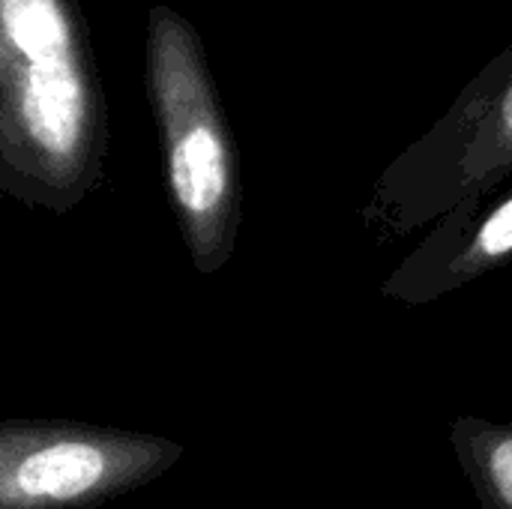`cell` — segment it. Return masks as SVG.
<instances>
[{
	"mask_svg": "<svg viewBox=\"0 0 512 509\" xmlns=\"http://www.w3.org/2000/svg\"><path fill=\"white\" fill-rule=\"evenodd\" d=\"M111 150L105 84L78 0H0V198L66 216Z\"/></svg>",
	"mask_w": 512,
	"mask_h": 509,
	"instance_id": "obj_1",
	"label": "cell"
},
{
	"mask_svg": "<svg viewBox=\"0 0 512 509\" xmlns=\"http://www.w3.org/2000/svg\"><path fill=\"white\" fill-rule=\"evenodd\" d=\"M144 81L171 210L198 273H219L240 228V159L195 24L168 3L147 12Z\"/></svg>",
	"mask_w": 512,
	"mask_h": 509,
	"instance_id": "obj_2",
	"label": "cell"
},
{
	"mask_svg": "<svg viewBox=\"0 0 512 509\" xmlns=\"http://www.w3.org/2000/svg\"><path fill=\"white\" fill-rule=\"evenodd\" d=\"M512 177V39L375 180L363 219L405 237Z\"/></svg>",
	"mask_w": 512,
	"mask_h": 509,
	"instance_id": "obj_3",
	"label": "cell"
},
{
	"mask_svg": "<svg viewBox=\"0 0 512 509\" xmlns=\"http://www.w3.org/2000/svg\"><path fill=\"white\" fill-rule=\"evenodd\" d=\"M183 456L162 435L69 420L0 423V509H99Z\"/></svg>",
	"mask_w": 512,
	"mask_h": 509,
	"instance_id": "obj_4",
	"label": "cell"
},
{
	"mask_svg": "<svg viewBox=\"0 0 512 509\" xmlns=\"http://www.w3.org/2000/svg\"><path fill=\"white\" fill-rule=\"evenodd\" d=\"M512 264V192L459 204L393 270L381 294L423 306Z\"/></svg>",
	"mask_w": 512,
	"mask_h": 509,
	"instance_id": "obj_5",
	"label": "cell"
},
{
	"mask_svg": "<svg viewBox=\"0 0 512 509\" xmlns=\"http://www.w3.org/2000/svg\"><path fill=\"white\" fill-rule=\"evenodd\" d=\"M450 441L483 509H512V426L459 417Z\"/></svg>",
	"mask_w": 512,
	"mask_h": 509,
	"instance_id": "obj_6",
	"label": "cell"
}]
</instances>
